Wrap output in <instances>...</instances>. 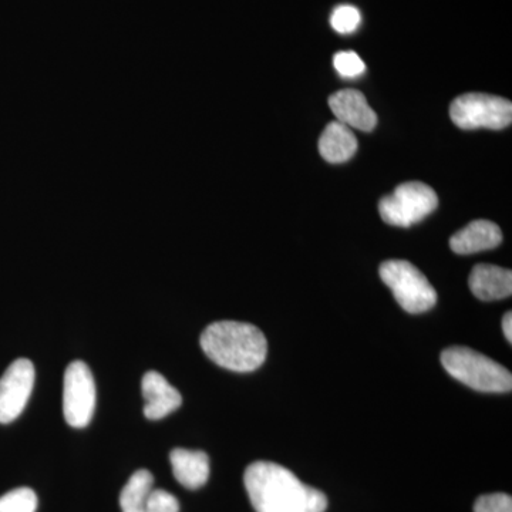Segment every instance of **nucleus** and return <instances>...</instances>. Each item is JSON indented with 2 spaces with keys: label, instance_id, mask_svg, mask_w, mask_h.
I'll use <instances>...</instances> for the list:
<instances>
[{
  "label": "nucleus",
  "instance_id": "obj_16",
  "mask_svg": "<svg viewBox=\"0 0 512 512\" xmlns=\"http://www.w3.org/2000/svg\"><path fill=\"white\" fill-rule=\"evenodd\" d=\"M37 495L32 488H16L0 497V512H36Z\"/></svg>",
  "mask_w": 512,
  "mask_h": 512
},
{
  "label": "nucleus",
  "instance_id": "obj_15",
  "mask_svg": "<svg viewBox=\"0 0 512 512\" xmlns=\"http://www.w3.org/2000/svg\"><path fill=\"white\" fill-rule=\"evenodd\" d=\"M154 477L148 470H138L120 494V507L123 512H146L148 498L154 490Z\"/></svg>",
  "mask_w": 512,
  "mask_h": 512
},
{
  "label": "nucleus",
  "instance_id": "obj_8",
  "mask_svg": "<svg viewBox=\"0 0 512 512\" xmlns=\"http://www.w3.org/2000/svg\"><path fill=\"white\" fill-rule=\"evenodd\" d=\"M35 386V366L29 359H18L0 377V423L18 419Z\"/></svg>",
  "mask_w": 512,
  "mask_h": 512
},
{
  "label": "nucleus",
  "instance_id": "obj_10",
  "mask_svg": "<svg viewBox=\"0 0 512 512\" xmlns=\"http://www.w3.org/2000/svg\"><path fill=\"white\" fill-rule=\"evenodd\" d=\"M146 406L144 416L148 420H161L168 414L174 413L183 404L180 392L167 382V379L158 372H147L141 382Z\"/></svg>",
  "mask_w": 512,
  "mask_h": 512
},
{
  "label": "nucleus",
  "instance_id": "obj_5",
  "mask_svg": "<svg viewBox=\"0 0 512 512\" xmlns=\"http://www.w3.org/2000/svg\"><path fill=\"white\" fill-rule=\"evenodd\" d=\"M439 198L429 185L410 181L399 185L379 204L382 220L393 227L409 228L436 211Z\"/></svg>",
  "mask_w": 512,
  "mask_h": 512
},
{
  "label": "nucleus",
  "instance_id": "obj_11",
  "mask_svg": "<svg viewBox=\"0 0 512 512\" xmlns=\"http://www.w3.org/2000/svg\"><path fill=\"white\" fill-rule=\"evenodd\" d=\"M503 241V232L494 222L477 220L460 229L450 239V247L458 255H471L497 248Z\"/></svg>",
  "mask_w": 512,
  "mask_h": 512
},
{
  "label": "nucleus",
  "instance_id": "obj_18",
  "mask_svg": "<svg viewBox=\"0 0 512 512\" xmlns=\"http://www.w3.org/2000/svg\"><path fill=\"white\" fill-rule=\"evenodd\" d=\"M336 72L340 77L352 79L365 72L366 66L363 60L355 52H339L333 57Z\"/></svg>",
  "mask_w": 512,
  "mask_h": 512
},
{
  "label": "nucleus",
  "instance_id": "obj_20",
  "mask_svg": "<svg viewBox=\"0 0 512 512\" xmlns=\"http://www.w3.org/2000/svg\"><path fill=\"white\" fill-rule=\"evenodd\" d=\"M146 512H180V503L168 491L153 490L148 498Z\"/></svg>",
  "mask_w": 512,
  "mask_h": 512
},
{
  "label": "nucleus",
  "instance_id": "obj_6",
  "mask_svg": "<svg viewBox=\"0 0 512 512\" xmlns=\"http://www.w3.org/2000/svg\"><path fill=\"white\" fill-rule=\"evenodd\" d=\"M450 117L463 130H503L511 124L512 104L510 100L490 94H463L451 104Z\"/></svg>",
  "mask_w": 512,
  "mask_h": 512
},
{
  "label": "nucleus",
  "instance_id": "obj_14",
  "mask_svg": "<svg viewBox=\"0 0 512 512\" xmlns=\"http://www.w3.org/2000/svg\"><path fill=\"white\" fill-rule=\"evenodd\" d=\"M357 147L359 144H357L355 134L352 133L350 127L338 120L328 124L319 140L320 156L332 164L345 163L350 160L355 156Z\"/></svg>",
  "mask_w": 512,
  "mask_h": 512
},
{
  "label": "nucleus",
  "instance_id": "obj_4",
  "mask_svg": "<svg viewBox=\"0 0 512 512\" xmlns=\"http://www.w3.org/2000/svg\"><path fill=\"white\" fill-rule=\"evenodd\" d=\"M380 278L392 289L397 303L412 315L430 311L437 303L436 289L409 261L390 259L383 262L380 265Z\"/></svg>",
  "mask_w": 512,
  "mask_h": 512
},
{
  "label": "nucleus",
  "instance_id": "obj_3",
  "mask_svg": "<svg viewBox=\"0 0 512 512\" xmlns=\"http://www.w3.org/2000/svg\"><path fill=\"white\" fill-rule=\"evenodd\" d=\"M441 365L448 375L477 392H511L510 370L476 350L461 346L446 349L441 353Z\"/></svg>",
  "mask_w": 512,
  "mask_h": 512
},
{
  "label": "nucleus",
  "instance_id": "obj_1",
  "mask_svg": "<svg viewBox=\"0 0 512 512\" xmlns=\"http://www.w3.org/2000/svg\"><path fill=\"white\" fill-rule=\"evenodd\" d=\"M244 484L256 512H325L328 498L303 484L292 471L269 461L247 468Z\"/></svg>",
  "mask_w": 512,
  "mask_h": 512
},
{
  "label": "nucleus",
  "instance_id": "obj_9",
  "mask_svg": "<svg viewBox=\"0 0 512 512\" xmlns=\"http://www.w3.org/2000/svg\"><path fill=\"white\" fill-rule=\"evenodd\" d=\"M329 106L336 120L345 126L357 128V130H375L377 116L372 107L367 103L365 94L355 89L339 90L329 97Z\"/></svg>",
  "mask_w": 512,
  "mask_h": 512
},
{
  "label": "nucleus",
  "instance_id": "obj_7",
  "mask_svg": "<svg viewBox=\"0 0 512 512\" xmlns=\"http://www.w3.org/2000/svg\"><path fill=\"white\" fill-rule=\"evenodd\" d=\"M96 409V383L84 362L70 363L64 373L63 413L69 426L83 429Z\"/></svg>",
  "mask_w": 512,
  "mask_h": 512
},
{
  "label": "nucleus",
  "instance_id": "obj_12",
  "mask_svg": "<svg viewBox=\"0 0 512 512\" xmlns=\"http://www.w3.org/2000/svg\"><path fill=\"white\" fill-rule=\"evenodd\" d=\"M468 285L481 301H500L511 296L512 272L500 266L480 264L471 271Z\"/></svg>",
  "mask_w": 512,
  "mask_h": 512
},
{
  "label": "nucleus",
  "instance_id": "obj_17",
  "mask_svg": "<svg viewBox=\"0 0 512 512\" xmlns=\"http://www.w3.org/2000/svg\"><path fill=\"white\" fill-rule=\"evenodd\" d=\"M360 20H362V16L355 6L343 5L333 10L332 16H330V25L336 32L348 35L359 28Z\"/></svg>",
  "mask_w": 512,
  "mask_h": 512
},
{
  "label": "nucleus",
  "instance_id": "obj_19",
  "mask_svg": "<svg viewBox=\"0 0 512 512\" xmlns=\"http://www.w3.org/2000/svg\"><path fill=\"white\" fill-rule=\"evenodd\" d=\"M474 512H512L511 495L503 493L481 495L474 504Z\"/></svg>",
  "mask_w": 512,
  "mask_h": 512
},
{
  "label": "nucleus",
  "instance_id": "obj_2",
  "mask_svg": "<svg viewBox=\"0 0 512 512\" xmlns=\"http://www.w3.org/2000/svg\"><path fill=\"white\" fill-rule=\"evenodd\" d=\"M201 348L212 362L232 372L249 373L264 365L268 342L251 323L221 320L202 332Z\"/></svg>",
  "mask_w": 512,
  "mask_h": 512
},
{
  "label": "nucleus",
  "instance_id": "obj_21",
  "mask_svg": "<svg viewBox=\"0 0 512 512\" xmlns=\"http://www.w3.org/2000/svg\"><path fill=\"white\" fill-rule=\"evenodd\" d=\"M503 330L505 338H507L508 342L511 343L512 340V313L508 312L505 313L504 319H503Z\"/></svg>",
  "mask_w": 512,
  "mask_h": 512
},
{
  "label": "nucleus",
  "instance_id": "obj_13",
  "mask_svg": "<svg viewBox=\"0 0 512 512\" xmlns=\"http://www.w3.org/2000/svg\"><path fill=\"white\" fill-rule=\"evenodd\" d=\"M171 467L178 483L188 490H198L210 478V458L204 451L175 448L170 454Z\"/></svg>",
  "mask_w": 512,
  "mask_h": 512
}]
</instances>
